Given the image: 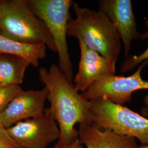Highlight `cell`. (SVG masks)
Masks as SVG:
<instances>
[{
  "label": "cell",
  "mask_w": 148,
  "mask_h": 148,
  "mask_svg": "<svg viewBox=\"0 0 148 148\" xmlns=\"http://www.w3.org/2000/svg\"><path fill=\"white\" fill-rule=\"evenodd\" d=\"M38 74L40 81L48 90L47 100L50 106L45 112L57 122L60 131L55 147L66 148L79 139L76 124H93L90 101L79 94L58 65L51 64L48 70L41 68Z\"/></svg>",
  "instance_id": "1"
},
{
  "label": "cell",
  "mask_w": 148,
  "mask_h": 148,
  "mask_svg": "<svg viewBox=\"0 0 148 148\" xmlns=\"http://www.w3.org/2000/svg\"><path fill=\"white\" fill-rule=\"evenodd\" d=\"M76 18L69 20L67 35L81 40L102 56L116 61L121 50V39L115 27L106 14L81 7L74 2Z\"/></svg>",
  "instance_id": "2"
},
{
  "label": "cell",
  "mask_w": 148,
  "mask_h": 148,
  "mask_svg": "<svg viewBox=\"0 0 148 148\" xmlns=\"http://www.w3.org/2000/svg\"><path fill=\"white\" fill-rule=\"evenodd\" d=\"M0 35L19 42L44 43L56 52L47 27L32 12L27 0H2Z\"/></svg>",
  "instance_id": "3"
},
{
  "label": "cell",
  "mask_w": 148,
  "mask_h": 148,
  "mask_svg": "<svg viewBox=\"0 0 148 148\" xmlns=\"http://www.w3.org/2000/svg\"><path fill=\"white\" fill-rule=\"evenodd\" d=\"M35 14L45 23L53 38L58 54V66L70 82L73 64L69 55L66 36L72 0H27Z\"/></svg>",
  "instance_id": "4"
},
{
  "label": "cell",
  "mask_w": 148,
  "mask_h": 148,
  "mask_svg": "<svg viewBox=\"0 0 148 148\" xmlns=\"http://www.w3.org/2000/svg\"><path fill=\"white\" fill-rule=\"evenodd\" d=\"M90 101L95 127L136 138L142 145L148 144V118L105 98Z\"/></svg>",
  "instance_id": "5"
},
{
  "label": "cell",
  "mask_w": 148,
  "mask_h": 148,
  "mask_svg": "<svg viewBox=\"0 0 148 148\" xmlns=\"http://www.w3.org/2000/svg\"><path fill=\"white\" fill-rule=\"evenodd\" d=\"M148 65V60L140 64L130 76L110 75L97 80L81 95L87 101L105 98L115 104L123 106L131 101L133 92L148 90V80L142 77V71Z\"/></svg>",
  "instance_id": "6"
},
{
  "label": "cell",
  "mask_w": 148,
  "mask_h": 148,
  "mask_svg": "<svg viewBox=\"0 0 148 148\" xmlns=\"http://www.w3.org/2000/svg\"><path fill=\"white\" fill-rule=\"evenodd\" d=\"M7 132L20 148H47L60 137L57 122L46 113L19 122Z\"/></svg>",
  "instance_id": "7"
},
{
  "label": "cell",
  "mask_w": 148,
  "mask_h": 148,
  "mask_svg": "<svg viewBox=\"0 0 148 148\" xmlns=\"http://www.w3.org/2000/svg\"><path fill=\"white\" fill-rule=\"evenodd\" d=\"M48 95L45 87L40 90H21L0 114V123L8 128L19 122L42 116Z\"/></svg>",
  "instance_id": "8"
},
{
  "label": "cell",
  "mask_w": 148,
  "mask_h": 148,
  "mask_svg": "<svg viewBox=\"0 0 148 148\" xmlns=\"http://www.w3.org/2000/svg\"><path fill=\"white\" fill-rule=\"evenodd\" d=\"M99 10L103 12L115 27L121 39L125 56L127 57L131 49L133 40H140V34L137 25L131 0H101L98 2Z\"/></svg>",
  "instance_id": "9"
},
{
  "label": "cell",
  "mask_w": 148,
  "mask_h": 148,
  "mask_svg": "<svg viewBox=\"0 0 148 148\" xmlns=\"http://www.w3.org/2000/svg\"><path fill=\"white\" fill-rule=\"evenodd\" d=\"M78 41L81 56L73 84L76 90L83 93L97 80L115 75L116 61L102 56L81 40Z\"/></svg>",
  "instance_id": "10"
},
{
  "label": "cell",
  "mask_w": 148,
  "mask_h": 148,
  "mask_svg": "<svg viewBox=\"0 0 148 148\" xmlns=\"http://www.w3.org/2000/svg\"><path fill=\"white\" fill-rule=\"evenodd\" d=\"M79 142L86 148H136L134 138L121 136L108 130H101L92 125H79Z\"/></svg>",
  "instance_id": "11"
},
{
  "label": "cell",
  "mask_w": 148,
  "mask_h": 148,
  "mask_svg": "<svg viewBox=\"0 0 148 148\" xmlns=\"http://www.w3.org/2000/svg\"><path fill=\"white\" fill-rule=\"evenodd\" d=\"M47 46L44 43L19 42L0 35V54H10L25 59L34 67L46 56Z\"/></svg>",
  "instance_id": "12"
},
{
  "label": "cell",
  "mask_w": 148,
  "mask_h": 148,
  "mask_svg": "<svg viewBox=\"0 0 148 148\" xmlns=\"http://www.w3.org/2000/svg\"><path fill=\"white\" fill-rule=\"evenodd\" d=\"M31 64L25 59L10 54H0V86L21 85Z\"/></svg>",
  "instance_id": "13"
},
{
  "label": "cell",
  "mask_w": 148,
  "mask_h": 148,
  "mask_svg": "<svg viewBox=\"0 0 148 148\" xmlns=\"http://www.w3.org/2000/svg\"><path fill=\"white\" fill-rule=\"evenodd\" d=\"M144 24L148 29V18H145ZM147 38H148V32L140 34V40H143ZM145 60H148V46L147 49L140 54L129 56L126 57L122 63L120 71L122 73L130 71Z\"/></svg>",
  "instance_id": "14"
},
{
  "label": "cell",
  "mask_w": 148,
  "mask_h": 148,
  "mask_svg": "<svg viewBox=\"0 0 148 148\" xmlns=\"http://www.w3.org/2000/svg\"><path fill=\"white\" fill-rule=\"evenodd\" d=\"M22 90L20 86H0V114L6 109L18 93Z\"/></svg>",
  "instance_id": "15"
},
{
  "label": "cell",
  "mask_w": 148,
  "mask_h": 148,
  "mask_svg": "<svg viewBox=\"0 0 148 148\" xmlns=\"http://www.w3.org/2000/svg\"><path fill=\"white\" fill-rule=\"evenodd\" d=\"M0 148H20L11 138L6 128L0 123Z\"/></svg>",
  "instance_id": "16"
},
{
  "label": "cell",
  "mask_w": 148,
  "mask_h": 148,
  "mask_svg": "<svg viewBox=\"0 0 148 148\" xmlns=\"http://www.w3.org/2000/svg\"><path fill=\"white\" fill-rule=\"evenodd\" d=\"M143 103L144 106L141 109L140 113L143 116L148 118V95L144 97L143 99Z\"/></svg>",
  "instance_id": "17"
},
{
  "label": "cell",
  "mask_w": 148,
  "mask_h": 148,
  "mask_svg": "<svg viewBox=\"0 0 148 148\" xmlns=\"http://www.w3.org/2000/svg\"><path fill=\"white\" fill-rule=\"evenodd\" d=\"M66 148H84V146L79 142V139L76 140L74 143L69 145L68 147Z\"/></svg>",
  "instance_id": "18"
},
{
  "label": "cell",
  "mask_w": 148,
  "mask_h": 148,
  "mask_svg": "<svg viewBox=\"0 0 148 148\" xmlns=\"http://www.w3.org/2000/svg\"><path fill=\"white\" fill-rule=\"evenodd\" d=\"M136 148H148V144H145V145H142L140 147H137Z\"/></svg>",
  "instance_id": "19"
},
{
  "label": "cell",
  "mask_w": 148,
  "mask_h": 148,
  "mask_svg": "<svg viewBox=\"0 0 148 148\" xmlns=\"http://www.w3.org/2000/svg\"><path fill=\"white\" fill-rule=\"evenodd\" d=\"M1 11H2V0H0V17L1 14Z\"/></svg>",
  "instance_id": "20"
},
{
  "label": "cell",
  "mask_w": 148,
  "mask_h": 148,
  "mask_svg": "<svg viewBox=\"0 0 148 148\" xmlns=\"http://www.w3.org/2000/svg\"><path fill=\"white\" fill-rule=\"evenodd\" d=\"M54 148H57V147H54Z\"/></svg>",
  "instance_id": "21"
}]
</instances>
